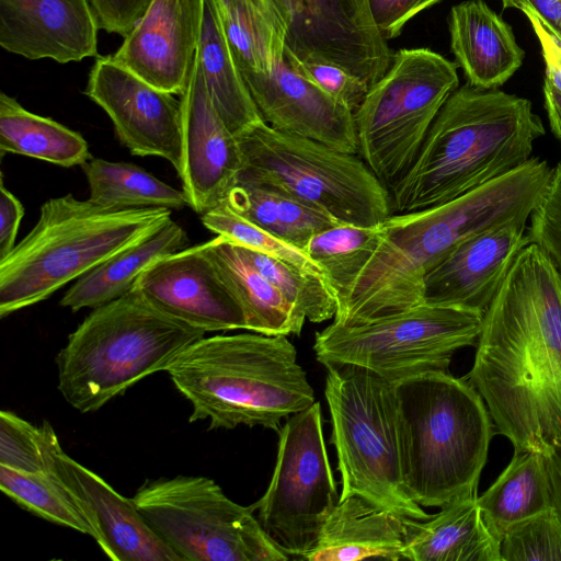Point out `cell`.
Here are the masks:
<instances>
[{"label": "cell", "instance_id": "d6986e66", "mask_svg": "<svg viewBox=\"0 0 561 561\" xmlns=\"http://www.w3.org/2000/svg\"><path fill=\"white\" fill-rule=\"evenodd\" d=\"M203 0H152L112 58L151 85L181 95L199 42Z\"/></svg>", "mask_w": 561, "mask_h": 561}, {"label": "cell", "instance_id": "83f0119b", "mask_svg": "<svg viewBox=\"0 0 561 561\" xmlns=\"http://www.w3.org/2000/svg\"><path fill=\"white\" fill-rule=\"evenodd\" d=\"M243 80L285 59L287 20L277 0H214Z\"/></svg>", "mask_w": 561, "mask_h": 561}, {"label": "cell", "instance_id": "52a82bcc", "mask_svg": "<svg viewBox=\"0 0 561 561\" xmlns=\"http://www.w3.org/2000/svg\"><path fill=\"white\" fill-rule=\"evenodd\" d=\"M205 331L153 307L138 290L94 308L56 357L58 390L81 413L167 370Z\"/></svg>", "mask_w": 561, "mask_h": 561}, {"label": "cell", "instance_id": "8992f818", "mask_svg": "<svg viewBox=\"0 0 561 561\" xmlns=\"http://www.w3.org/2000/svg\"><path fill=\"white\" fill-rule=\"evenodd\" d=\"M171 220L167 208H112L72 194L46 201L0 260V317L38 304Z\"/></svg>", "mask_w": 561, "mask_h": 561}, {"label": "cell", "instance_id": "e575fe53", "mask_svg": "<svg viewBox=\"0 0 561 561\" xmlns=\"http://www.w3.org/2000/svg\"><path fill=\"white\" fill-rule=\"evenodd\" d=\"M0 490L32 514L93 537L73 497L51 472H25L0 465Z\"/></svg>", "mask_w": 561, "mask_h": 561}, {"label": "cell", "instance_id": "7dc6e473", "mask_svg": "<svg viewBox=\"0 0 561 561\" xmlns=\"http://www.w3.org/2000/svg\"><path fill=\"white\" fill-rule=\"evenodd\" d=\"M543 98L551 131L561 142V93L546 79Z\"/></svg>", "mask_w": 561, "mask_h": 561}, {"label": "cell", "instance_id": "4316f807", "mask_svg": "<svg viewBox=\"0 0 561 561\" xmlns=\"http://www.w3.org/2000/svg\"><path fill=\"white\" fill-rule=\"evenodd\" d=\"M188 243L186 231L171 219L79 277L62 296L60 306L76 312L121 298L134 289L140 274L152 262L187 248Z\"/></svg>", "mask_w": 561, "mask_h": 561}, {"label": "cell", "instance_id": "bcb514c9", "mask_svg": "<svg viewBox=\"0 0 561 561\" xmlns=\"http://www.w3.org/2000/svg\"><path fill=\"white\" fill-rule=\"evenodd\" d=\"M520 11L528 18L540 43L541 51L549 54L561 68V41L533 9L525 7Z\"/></svg>", "mask_w": 561, "mask_h": 561}, {"label": "cell", "instance_id": "f1b7e54d", "mask_svg": "<svg viewBox=\"0 0 561 561\" xmlns=\"http://www.w3.org/2000/svg\"><path fill=\"white\" fill-rule=\"evenodd\" d=\"M477 503L490 533L500 541L517 523L553 507L547 457L514 449L507 467Z\"/></svg>", "mask_w": 561, "mask_h": 561}, {"label": "cell", "instance_id": "8d00e7d4", "mask_svg": "<svg viewBox=\"0 0 561 561\" xmlns=\"http://www.w3.org/2000/svg\"><path fill=\"white\" fill-rule=\"evenodd\" d=\"M202 224L217 236H222L243 248L324 276L321 268L301 249L257 227L225 203L203 214Z\"/></svg>", "mask_w": 561, "mask_h": 561}, {"label": "cell", "instance_id": "9a60e30c", "mask_svg": "<svg viewBox=\"0 0 561 561\" xmlns=\"http://www.w3.org/2000/svg\"><path fill=\"white\" fill-rule=\"evenodd\" d=\"M83 93L105 111L131 154L163 158L180 171L182 111L172 93L151 85L112 55L96 57Z\"/></svg>", "mask_w": 561, "mask_h": 561}, {"label": "cell", "instance_id": "ee69618b", "mask_svg": "<svg viewBox=\"0 0 561 561\" xmlns=\"http://www.w3.org/2000/svg\"><path fill=\"white\" fill-rule=\"evenodd\" d=\"M24 207L21 202L4 186L0 187V260L15 247V239Z\"/></svg>", "mask_w": 561, "mask_h": 561}, {"label": "cell", "instance_id": "f546056e", "mask_svg": "<svg viewBox=\"0 0 561 561\" xmlns=\"http://www.w3.org/2000/svg\"><path fill=\"white\" fill-rule=\"evenodd\" d=\"M197 58L213 104L234 136L263 121L234 61L214 0H203Z\"/></svg>", "mask_w": 561, "mask_h": 561}, {"label": "cell", "instance_id": "c3c4849f", "mask_svg": "<svg viewBox=\"0 0 561 561\" xmlns=\"http://www.w3.org/2000/svg\"><path fill=\"white\" fill-rule=\"evenodd\" d=\"M552 486L553 507L561 519V453L547 457Z\"/></svg>", "mask_w": 561, "mask_h": 561}, {"label": "cell", "instance_id": "d6a6232c", "mask_svg": "<svg viewBox=\"0 0 561 561\" xmlns=\"http://www.w3.org/2000/svg\"><path fill=\"white\" fill-rule=\"evenodd\" d=\"M89 199L112 208L157 207L180 210L190 206L183 190L174 188L129 162L91 158L82 165Z\"/></svg>", "mask_w": 561, "mask_h": 561}, {"label": "cell", "instance_id": "7a4b0ae2", "mask_svg": "<svg viewBox=\"0 0 561 561\" xmlns=\"http://www.w3.org/2000/svg\"><path fill=\"white\" fill-rule=\"evenodd\" d=\"M553 169L539 158L445 204L391 214L368 263L337 301L333 322L360 325L424 302L426 275L467 240L524 224L542 201Z\"/></svg>", "mask_w": 561, "mask_h": 561}, {"label": "cell", "instance_id": "ba28073f", "mask_svg": "<svg viewBox=\"0 0 561 561\" xmlns=\"http://www.w3.org/2000/svg\"><path fill=\"white\" fill-rule=\"evenodd\" d=\"M327 369L324 396L341 474L339 500L359 496L405 518H431L404 488L393 383L355 365Z\"/></svg>", "mask_w": 561, "mask_h": 561}, {"label": "cell", "instance_id": "1f68e13d", "mask_svg": "<svg viewBox=\"0 0 561 561\" xmlns=\"http://www.w3.org/2000/svg\"><path fill=\"white\" fill-rule=\"evenodd\" d=\"M0 151L65 168L82 165L92 158L79 133L27 111L4 92L0 94Z\"/></svg>", "mask_w": 561, "mask_h": 561}, {"label": "cell", "instance_id": "5b68a950", "mask_svg": "<svg viewBox=\"0 0 561 561\" xmlns=\"http://www.w3.org/2000/svg\"><path fill=\"white\" fill-rule=\"evenodd\" d=\"M392 383L407 493L422 507L477 496L496 433L480 393L448 370Z\"/></svg>", "mask_w": 561, "mask_h": 561}, {"label": "cell", "instance_id": "484cf974", "mask_svg": "<svg viewBox=\"0 0 561 561\" xmlns=\"http://www.w3.org/2000/svg\"><path fill=\"white\" fill-rule=\"evenodd\" d=\"M440 508L427 520H410L407 560L502 561L500 541L488 529L477 496Z\"/></svg>", "mask_w": 561, "mask_h": 561}, {"label": "cell", "instance_id": "f6af8a7d", "mask_svg": "<svg viewBox=\"0 0 561 561\" xmlns=\"http://www.w3.org/2000/svg\"><path fill=\"white\" fill-rule=\"evenodd\" d=\"M504 9H533L549 25L561 33V0H502Z\"/></svg>", "mask_w": 561, "mask_h": 561}, {"label": "cell", "instance_id": "6da1fadb", "mask_svg": "<svg viewBox=\"0 0 561 561\" xmlns=\"http://www.w3.org/2000/svg\"><path fill=\"white\" fill-rule=\"evenodd\" d=\"M465 377L514 449L561 453V276L534 242L483 313Z\"/></svg>", "mask_w": 561, "mask_h": 561}, {"label": "cell", "instance_id": "d590c367", "mask_svg": "<svg viewBox=\"0 0 561 561\" xmlns=\"http://www.w3.org/2000/svg\"><path fill=\"white\" fill-rule=\"evenodd\" d=\"M241 248L255 268L307 320L321 323L334 318L337 308L336 296L324 276L286 261Z\"/></svg>", "mask_w": 561, "mask_h": 561}, {"label": "cell", "instance_id": "9c48e42d", "mask_svg": "<svg viewBox=\"0 0 561 561\" xmlns=\"http://www.w3.org/2000/svg\"><path fill=\"white\" fill-rule=\"evenodd\" d=\"M236 137L243 161L238 179L285 192L342 224L375 227L392 214L388 188L358 154L264 121Z\"/></svg>", "mask_w": 561, "mask_h": 561}, {"label": "cell", "instance_id": "4fadbf2b", "mask_svg": "<svg viewBox=\"0 0 561 561\" xmlns=\"http://www.w3.org/2000/svg\"><path fill=\"white\" fill-rule=\"evenodd\" d=\"M319 402L289 416L278 432L270 484L253 505L267 534L289 556L304 559L339 502Z\"/></svg>", "mask_w": 561, "mask_h": 561}, {"label": "cell", "instance_id": "f35d334b", "mask_svg": "<svg viewBox=\"0 0 561 561\" xmlns=\"http://www.w3.org/2000/svg\"><path fill=\"white\" fill-rule=\"evenodd\" d=\"M0 465L25 472H48L43 431L12 411L0 412Z\"/></svg>", "mask_w": 561, "mask_h": 561}, {"label": "cell", "instance_id": "4dcf8cb0", "mask_svg": "<svg viewBox=\"0 0 561 561\" xmlns=\"http://www.w3.org/2000/svg\"><path fill=\"white\" fill-rule=\"evenodd\" d=\"M241 217L304 251L318 232L342 224L271 186L239 178L225 201Z\"/></svg>", "mask_w": 561, "mask_h": 561}, {"label": "cell", "instance_id": "7c38bea8", "mask_svg": "<svg viewBox=\"0 0 561 561\" xmlns=\"http://www.w3.org/2000/svg\"><path fill=\"white\" fill-rule=\"evenodd\" d=\"M153 531L182 561H287L252 506L230 500L206 477L146 481L131 497Z\"/></svg>", "mask_w": 561, "mask_h": 561}, {"label": "cell", "instance_id": "44dd1931", "mask_svg": "<svg viewBox=\"0 0 561 561\" xmlns=\"http://www.w3.org/2000/svg\"><path fill=\"white\" fill-rule=\"evenodd\" d=\"M99 30L89 0H0L1 47L31 60L98 57Z\"/></svg>", "mask_w": 561, "mask_h": 561}, {"label": "cell", "instance_id": "2e32d148", "mask_svg": "<svg viewBox=\"0 0 561 561\" xmlns=\"http://www.w3.org/2000/svg\"><path fill=\"white\" fill-rule=\"evenodd\" d=\"M43 448L48 472L69 491L89 522L93 538L114 561H182L148 525L131 499L67 455L44 421Z\"/></svg>", "mask_w": 561, "mask_h": 561}, {"label": "cell", "instance_id": "30bf717a", "mask_svg": "<svg viewBox=\"0 0 561 561\" xmlns=\"http://www.w3.org/2000/svg\"><path fill=\"white\" fill-rule=\"evenodd\" d=\"M458 65L428 48H404L354 112L358 156L390 191L414 163L459 87Z\"/></svg>", "mask_w": 561, "mask_h": 561}, {"label": "cell", "instance_id": "d4e9b609", "mask_svg": "<svg viewBox=\"0 0 561 561\" xmlns=\"http://www.w3.org/2000/svg\"><path fill=\"white\" fill-rule=\"evenodd\" d=\"M204 248L240 306L247 330L265 335H300L306 317L255 268L239 244L217 236Z\"/></svg>", "mask_w": 561, "mask_h": 561}, {"label": "cell", "instance_id": "ab89813d", "mask_svg": "<svg viewBox=\"0 0 561 561\" xmlns=\"http://www.w3.org/2000/svg\"><path fill=\"white\" fill-rule=\"evenodd\" d=\"M285 61L298 75L353 112L358 108L369 90L365 81L337 65L302 60L287 50H285Z\"/></svg>", "mask_w": 561, "mask_h": 561}, {"label": "cell", "instance_id": "74e56055", "mask_svg": "<svg viewBox=\"0 0 561 561\" xmlns=\"http://www.w3.org/2000/svg\"><path fill=\"white\" fill-rule=\"evenodd\" d=\"M502 561H561V519L554 507L524 519L500 540Z\"/></svg>", "mask_w": 561, "mask_h": 561}, {"label": "cell", "instance_id": "e0dca14e", "mask_svg": "<svg viewBox=\"0 0 561 561\" xmlns=\"http://www.w3.org/2000/svg\"><path fill=\"white\" fill-rule=\"evenodd\" d=\"M180 101L182 161L178 174L190 207L203 215L225 203L243 168L242 156L237 137L213 104L197 54Z\"/></svg>", "mask_w": 561, "mask_h": 561}, {"label": "cell", "instance_id": "681fc988", "mask_svg": "<svg viewBox=\"0 0 561 561\" xmlns=\"http://www.w3.org/2000/svg\"><path fill=\"white\" fill-rule=\"evenodd\" d=\"M543 20V19H542ZM545 21V20H543ZM546 22V21H545ZM546 24L551 30V32L561 41V33H559L557 30H554L551 25H549L547 22Z\"/></svg>", "mask_w": 561, "mask_h": 561}, {"label": "cell", "instance_id": "7bdbcfd3", "mask_svg": "<svg viewBox=\"0 0 561 561\" xmlns=\"http://www.w3.org/2000/svg\"><path fill=\"white\" fill-rule=\"evenodd\" d=\"M440 0H368L373 18L386 39L399 36L416 14Z\"/></svg>", "mask_w": 561, "mask_h": 561}, {"label": "cell", "instance_id": "603a6c76", "mask_svg": "<svg viewBox=\"0 0 561 561\" xmlns=\"http://www.w3.org/2000/svg\"><path fill=\"white\" fill-rule=\"evenodd\" d=\"M410 520L359 496L339 500L304 560H407Z\"/></svg>", "mask_w": 561, "mask_h": 561}, {"label": "cell", "instance_id": "ac0fdd59", "mask_svg": "<svg viewBox=\"0 0 561 561\" xmlns=\"http://www.w3.org/2000/svg\"><path fill=\"white\" fill-rule=\"evenodd\" d=\"M134 289L161 312L205 332L247 330L244 314L204 243L156 260Z\"/></svg>", "mask_w": 561, "mask_h": 561}, {"label": "cell", "instance_id": "b9f144b4", "mask_svg": "<svg viewBox=\"0 0 561 561\" xmlns=\"http://www.w3.org/2000/svg\"><path fill=\"white\" fill-rule=\"evenodd\" d=\"M152 0H89L100 30L126 37Z\"/></svg>", "mask_w": 561, "mask_h": 561}, {"label": "cell", "instance_id": "ffe728a7", "mask_svg": "<svg viewBox=\"0 0 561 561\" xmlns=\"http://www.w3.org/2000/svg\"><path fill=\"white\" fill-rule=\"evenodd\" d=\"M271 127L358 154L354 112L298 75L285 61L267 75L244 79Z\"/></svg>", "mask_w": 561, "mask_h": 561}, {"label": "cell", "instance_id": "8fae6325", "mask_svg": "<svg viewBox=\"0 0 561 561\" xmlns=\"http://www.w3.org/2000/svg\"><path fill=\"white\" fill-rule=\"evenodd\" d=\"M483 314L420 304L360 325L332 322L314 335L316 358L325 367L355 365L390 382L428 371H447L453 355L477 345Z\"/></svg>", "mask_w": 561, "mask_h": 561}, {"label": "cell", "instance_id": "3957f363", "mask_svg": "<svg viewBox=\"0 0 561 561\" xmlns=\"http://www.w3.org/2000/svg\"><path fill=\"white\" fill-rule=\"evenodd\" d=\"M543 134L529 100L469 83L458 87L414 163L389 191L392 214L445 204L519 168Z\"/></svg>", "mask_w": 561, "mask_h": 561}, {"label": "cell", "instance_id": "5bb4252c", "mask_svg": "<svg viewBox=\"0 0 561 561\" xmlns=\"http://www.w3.org/2000/svg\"><path fill=\"white\" fill-rule=\"evenodd\" d=\"M287 20L285 50L302 60L337 65L370 88L392 54L368 0H277Z\"/></svg>", "mask_w": 561, "mask_h": 561}, {"label": "cell", "instance_id": "836d02e7", "mask_svg": "<svg viewBox=\"0 0 561 561\" xmlns=\"http://www.w3.org/2000/svg\"><path fill=\"white\" fill-rule=\"evenodd\" d=\"M382 224V222H381ZM381 224H339L314 234L304 252L321 268L339 301L377 249Z\"/></svg>", "mask_w": 561, "mask_h": 561}, {"label": "cell", "instance_id": "277c9868", "mask_svg": "<svg viewBox=\"0 0 561 561\" xmlns=\"http://www.w3.org/2000/svg\"><path fill=\"white\" fill-rule=\"evenodd\" d=\"M191 403L190 422L209 430L239 425L280 431L311 407L314 391L286 335L217 334L186 347L165 370Z\"/></svg>", "mask_w": 561, "mask_h": 561}, {"label": "cell", "instance_id": "cb8c5ba5", "mask_svg": "<svg viewBox=\"0 0 561 561\" xmlns=\"http://www.w3.org/2000/svg\"><path fill=\"white\" fill-rule=\"evenodd\" d=\"M448 28L451 51L472 87L496 89L523 64L525 50L511 25L483 0L454 5Z\"/></svg>", "mask_w": 561, "mask_h": 561}, {"label": "cell", "instance_id": "7402d4cb", "mask_svg": "<svg viewBox=\"0 0 561 561\" xmlns=\"http://www.w3.org/2000/svg\"><path fill=\"white\" fill-rule=\"evenodd\" d=\"M527 226L513 224L467 240L425 277L424 302L484 313L520 250Z\"/></svg>", "mask_w": 561, "mask_h": 561}, {"label": "cell", "instance_id": "60d3db41", "mask_svg": "<svg viewBox=\"0 0 561 561\" xmlns=\"http://www.w3.org/2000/svg\"><path fill=\"white\" fill-rule=\"evenodd\" d=\"M527 232L561 276V159L553 169L548 190L533 211Z\"/></svg>", "mask_w": 561, "mask_h": 561}]
</instances>
